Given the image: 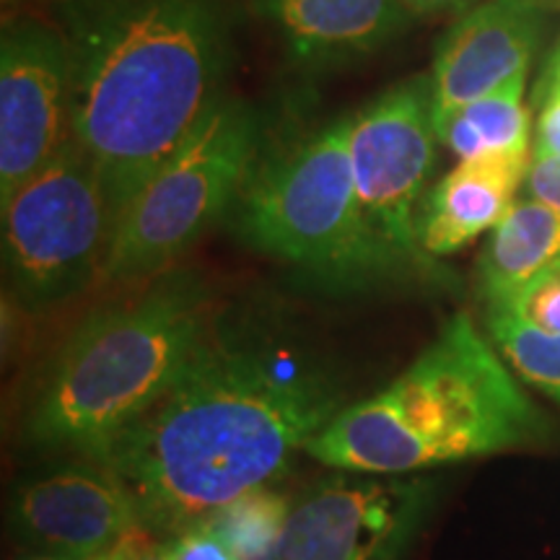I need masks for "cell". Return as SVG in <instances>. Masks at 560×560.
I'll use <instances>...</instances> for the list:
<instances>
[{
    "instance_id": "6da1fadb",
    "label": "cell",
    "mask_w": 560,
    "mask_h": 560,
    "mask_svg": "<svg viewBox=\"0 0 560 560\" xmlns=\"http://www.w3.org/2000/svg\"><path fill=\"white\" fill-rule=\"evenodd\" d=\"M338 402L330 380L285 350L210 332L177 382L94 462L125 482L151 535H177L268 486Z\"/></svg>"
},
{
    "instance_id": "7a4b0ae2",
    "label": "cell",
    "mask_w": 560,
    "mask_h": 560,
    "mask_svg": "<svg viewBox=\"0 0 560 560\" xmlns=\"http://www.w3.org/2000/svg\"><path fill=\"white\" fill-rule=\"evenodd\" d=\"M70 55V136L104 182L115 223L223 102L221 0H58Z\"/></svg>"
},
{
    "instance_id": "3957f363",
    "label": "cell",
    "mask_w": 560,
    "mask_h": 560,
    "mask_svg": "<svg viewBox=\"0 0 560 560\" xmlns=\"http://www.w3.org/2000/svg\"><path fill=\"white\" fill-rule=\"evenodd\" d=\"M545 436L540 410L475 322L457 314L395 382L342 408L304 452L342 472L412 475Z\"/></svg>"
},
{
    "instance_id": "277c9868",
    "label": "cell",
    "mask_w": 560,
    "mask_h": 560,
    "mask_svg": "<svg viewBox=\"0 0 560 560\" xmlns=\"http://www.w3.org/2000/svg\"><path fill=\"white\" fill-rule=\"evenodd\" d=\"M208 335L202 291L182 278L91 314L60 348L26 436L94 459L177 382Z\"/></svg>"
},
{
    "instance_id": "5b68a950",
    "label": "cell",
    "mask_w": 560,
    "mask_h": 560,
    "mask_svg": "<svg viewBox=\"0 0 560 560\" xmlns=\"http://www.w3.org/2000/svg\"><path fill=\"white\" fill-rule=\"evenodd\" d=\"M234 208L252 247L335 283L361 285L408 270L359 202L350 117L257 159Z\"/></svg>"
},
{
    "instance_id": "8992f818",
    "label": "cell",
    "mask_w": 560,
    "mask_h": 560,
    "mask_svg": "<svg viewBox=\"0 0 560 560\" xmlns=\"http://www.w3.org/2000/svg\"><path fill=\"white\" fill-rule=\"evenodd\" d=\"M257 159L255 115L223 100L125 206L102 276L138 280L177 260L234 208Z\"/></svg>"
},
{
    "instance_id": "52a82bcc",
    "label": "cell",
    "mask_w": 560,
    "mask_h": 560,
    "mask_svg": "<svg viewBox=\"0 0 560 560\" xmlns=\"http://www.w3.org/2000/svg\"><path fill=\"white\" fill-rule=\"evenodd\" d=\"M0 210L5 276L24 306L60 304L102 272L115 210L94 161L73 136Z\"/></svg>"
},
{
    "instance_id": "ba28073f",
    "label": "cell",
    "mask_w": 560,
    "mask_h": 560,
    "mask_svg": "<svg viewBox=\"0 0 560 560\" xmlns=\"http://www.w3.org/2000/svg\"><path fill=\"white\" fill-rule=\"evenodd\" d=\"M431 81L384 91L350 117V164L371 226L405 262L418 260V200L433 164Z\"/></svg>"
},
{
    "instance_id": "9c48e42d",
    "label": "cell",
    "mask_w": 560,
    "mask_h": 560,
    "mask_svg": "<svg viewBox=\"0 0 560 560\" xmlns=\"http://www.w3.org/2000/svg\"><path fill=\"white\" fill-rule=\"evenodd\" d=\"M70 140V55L58 24L16 21L0 42V206Z\"/></svg>"
},
{
    "instance_id": "30bf717a",
    "label": "cell",
    "mask_w": 560,
    "mask_h": 560,
    "mask_svg": "<svg viewBox=\"0 0 560 560\" xmlns=\"http://www.w3.org/2000/svg\"><path fill=\"white\" fill-rule=\"evenodd\" d=\"M425 480L350 472L291 509L276 560H400L429 503Z\"/></svg>"
},
{
    "instance_id": "8fae6325",
    "label": "cell",
    "mask_w": 560,
    "mask_h": 560,
    "mask_svg": "<svg viewBox=\"0 0 560 560\" xmlns=\"http://www.w3.org/2000/svg\"><path fill=\"white\" fill-rule=\"evenodd\" d=\"M13 527L47 552L91 560L143 524L125 482L91 459L21 488Z\"/></svg>"
},
{
    "instance_id": "7c38bea8",
    "label": "cell",
    "mask_w": 560,
    "mask_h": 560,
    "mask_svg": "<svg viewBox=\"0 0 560 560\" xmlns=\"http://www.w3.org/2000/svg\"><path fill=\"white\" fill-rule=\"evenodd\" d=\"M545 9L542 0H486L462 13L433 60V122L527 79Z\"/></svg>"
},
{
    "instance_id": "4fadbf2b",
    "label": "cell",
    "mask_w": 560,
    "mask_h": 560,
    "mask_svg": "<svg viewBox=\"0 0 560 560\" xmlns=\"http://www.w3.org/2000/svg\"><path fill=\"white\" fill-rule=\"evenodd\" d=\"M293 58L330 66L380 50L405 26L400 0H257Z\"/></svg>"
},
{
    "instance_id": "5bb4252c",
    "label": "cell",
    "mask_w": 560,
    "mask_h": 560,
    "mask_svg": "<svg viewBox=\"0 0 560 560\" xmlns=\"http://www.w3.org/2000/svg\"><path fill=\"white\" fill-rule=\"evenodd\" d=\"M529 156H482L459 161L433 187L418 219L420 249L433 257L452 255L493 231L514 206L527 177Z\"/></svg>"
},
{
    "instance_id": "9a60e30c",
    "label": "cell",
    "mask_w": 560,
    "mask_h": 560,
    "mask_svg": "<svg viewBox=\"0 0 560 560\" xmlns=\"http://www.w3.org/2000/svg\"><path fill=\"white\" fill-rule=\"evenodd\" d=\"M560 257V213L537 200H520L490 231L480 257V291L488 310H501L532 278Z\"/></svg>"
},
{
    "instance_id": "2e32d148",
    "label": "cell",
    "mask_w": 560,
    "mask_h": 560,
    "mask_svg": "<svg viewBox=\"0 0 560 560\" xmlns=\"http://www.w3.org/2000/svg\"><path fill=\"white\" fill-rule=\"evenodd\" d=\"M524 81H511L493 94L459 107L436 125V136L459 161L482 156H529V109Z\"/></svg>"
},
{
    "instance_id": "e0dca14e",
    "label": "cell",
    "mask_w": 560,
    "mask_h": 560,
    "mask_svg": "<svg viewBox=\"0 0 560 560\" xmlns=\"http://www.w3.org/2000/svg\"><path fill=\"white\" fill-rule=\"evenodd\" d=\"M289 516L291 509L285 495L257 488L210 514L208 522L229 542L236 560H276Z\"/></svg>"
},
{
    "instance_id": "ac0fdd59",
    "label": "cell",
    "mask_w": 560,
    "mask_h": 560,
    "mask_svg": "<svg viewBox=\"0 0 560 560\" xmlns=\"http://www.w3.org/2000/svg\"><path fill=\"white\" fill-rule=\"evenodd\" d=\"M490 338L509 366L560 405V335L545 332L514 312H488Z\"/></svg>"
},
{
    "instance_id": "d6986e66",
    "label": "cell",
    "mask_w": 560,
    "mask_h": 560,
    "mask_svg": "<svg viewBox=\"0 0 560 560\" xmlns=\"http://www.w3.org/2000/svg\"><path fill=\"white\" fill-rule=\"evenodd\" d=\"M501 310L514 312L516 317L540 327L545 332L560 335V257L552 265H548L540 276L532 278L506 306H501Z\"/></svg>"
},
{
    "instance_id": "ffe728a7",
    "label": "cell",
    "mask_w": 560,
    "mask_h": 560,
    "mask_svg": "<svg viewBox=\"0 0 560 560\" xmlns=\"http://www.w3.org/2000/svg\"><path fill=\"white\" fill-rule=\"evenodd\" d=\"M170 545V560H236L234 550L208 520L177 532Z\"/></svg>"
},
{
    "instance_id": "44dd1931",
    "label": "cell",
    "mask_w": 560,
    "mask_h": 560,
    "mask_svg": "<svg viewBox=\"0 0 560 560\" xmlns=\"http://www.w3.org/2000/svg\"><path fill=\"white\" fill-rule=\"evenodd\" d=\"M524 187L532 200L560 213V156H532Z\"/></svg>"
},
{
    "instance_id": "7402d4cb",
    "label": "cell",
    "mask_w": 560,
    "mask_h": 560,
    "mask_svg": "<svg viewBox=\"0 0 560 560\" xmlns=\"http://www.w3.org/2000/svg\"><path fill=\"white\" fill-rule=\"evenodd\" d=\"M532 156H560V81L548 79Z\"/></svg>"
},
{
    "instance_id": "603a6c76",
    "label": "cell",
    "mask_w": 560,
    "mask_h": 560,
    "mask_svg": "<svg viewBox=\"0 0 560 560\" xmlns=\"http://www.w3.org/2000/svg\"><path fill=\"white\" fill-rule=\"evenodd\" d=\"M151 542V532L145 527H138L136 532L125 535L120 542H115L109 550H104L102 556H96L94 560H138Z\"/></svg>"
},
{
    "instance_id": "cb8c5ba5",
    "label": "cell",
    "mask_w": 560,
    "mask_h": 560,
    "mask_svg": "<svg viewBox=\"0 0 560 560\" xmlns=\"http://www.w3.org/2000/svg\"><path fill=\"white\" fill-rule=\"evenodd\" d=\"M400 3L408 13L425 16V13H467L486 0H400Z\"/></svg>"
},
{
    "instance_id": "d4e9b609",
    "label": "cell",
    "mask_w": 560,
    "mask_h": 560,
    "mask_svg": "<svg viewBox=\"0 0 560 560\" xmlns=\"http://www.w3.org/2000/svg\"><path fill=\"white\" fill-rule=\"evenodd\" d=\"M138 560H170V545H166V542H151Z\"/></svg>"
},
{
    "instance_id": "484cf974",
    "label": "cell",
    "mask_w": 560,
    "mask_h": 560,
    "mask_svg": "<svg viewBox=\"0 0 560 560\" xmlns=\"http://www.w3.org/2000/svg\"><path fill=\"white\" fill-rule=\"evenodd\" d=\"M26 560H86V558H75V556H62V552H47V556H37V558H26ZM94 560V558H91Z\"/></svg>"
},
{
    "instance_id": "4316f807",
    "label": "cell",
    "mask_w": 560,
    "mask_h": 560,
    "mask_svg": "<svg viewBox=\"0 0 560 560\" xmlns=\"http://www.w3.org/2000/svg\"><path fill=\"white\" fill-rule=\"evenodd\" d=\"M550 79H552V81H560V47H558L556 58H552V66H550Z\"/></svg>"
},
{
    "instance_id": "83f0119b",
    "label": "cell",
    "mask_w": 560,
    "mask_h": 560,
    "mask_svg": "<svg viewBox=\"0 0 560 560\" xmlns=\"http://www.w3.org/2000/svg\"><path fill=\"white\" fill-rule=\"evenodd\" d=\"M542 3H545V5H552V3H558V0H542Z\"/></svg>"
}]
</instances>
